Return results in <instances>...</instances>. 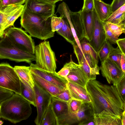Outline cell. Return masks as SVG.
Listing matches in <instances>:
<instances>
[{"instance_id": "cell-51", "label": "cell", "mask_w": 125, "mask_h": 125, "mask_svg": "<svg viewBox=\"0 0 125 125\" xmlns=\"http://www.w3.org/2000/svg\"><path fill=\"white\" fill-rule=\"evenodd\" d=\"M122 114L125 117V110H124L123 111Z\"/></svg>"}, {"instance_id": "cell-32", "label": "cell", "mask_w": 125, "mask_h": 125, "mask_svg": "<svg viewBox=\"0 0 125 125\" xmlns=\"http://www.w3.org/2000/svg\"><path fill=\"white\" fill-rule=\"evenodd\" d=\"M83 102L81 100L72 99L68 102V113L75 114L79 110Z\"/></svg>"}, {"instance_id": "cell-49", "label": "cell", "mask_w": 125, "mask_h": 125, "mask_svg": "<svg viewBox=\"0 0 125 125\" xmlns=\"http://www.w3.org/2000/svg\"><path fill=\"white\" fill-rule=\"evenodd\" d=\"M121 118L122 125H125V117L122 114Z\"/></svg>"}, {"instance_id": "cell-46", "label": "cell", "mask_w": 125, "mask_h": 125, "mask_svg": "<svg viewBox=\"0 0 125 125\" xmlns=\"http://www.w3.org/2000/svg\"><path fill=\"white\" fill-rule=\"evenodd\" d=\"M121 65L122 70L125 73V54L123 53L122 56Z\"/></svg>"}, {"instance_id": "cell-19", "label": "cell", "mask_w": 125, "mask_h": 125, "mask_svg": "<svg viewBox=\"0 0 125 125\" xmlns=\"http://www.w3.org/2000/svg\"><path fill=\"white\" fill-rule=\"evenodd\" d=\"M81 12L86 32L85 38L89 42L92 39L94 31V22L93 12V11L86 12L82 11L81 10Z\"/></svg>"}, {"instance_id": "cell-28", "label": "cell", "mask_w": 125, "mask_h": 125, "mask_svg": "<svg viewBox=\"0 0 125 125\" xmlns=\"http://www.w3.org/2000/svg\"><path fill=\"white\" fill-rule=\"evenodd\" d=\"M82 52L91 55L98 63V53L95 51L89 44L88 41L85 38L80 41Z\"/></svg>"}, {"instance_id": "cell-8", "label": "cell", "mask_w": 125, "mask_h": 125, "mask_svg": "<svg viewBox=\"0 0 125 125\" xmlns=\"http://www.w3.org/2000/svg\"><path fill=\"white\" fill-rule=\"evenodd\" d=\"M33 89L37 112L34 122L37 125H41L43 115L50 104L52 96L35 82Z\"/></svg>"}, {"instance_id": "cell-37", "label": "cell", "mask_w": 125, "mask_h": 125, "mask_svg": "<svg viewBox=\"0 0 125 125\" xmlns=\"http://www.w3.org/2000/svg\"><path fill=\"white\" fill-rule=\"evenodd\" d=\"M14 93L10 90L0 87V103L10 98L15 94Z\"/></svg>"}, {"instance_id": "cell-18", "label": "cell", "mask_w": 125, "mask_h": 125, "mask_svg": "<svg viewBox=\"0 0 125 125\" xmlns=\"http://www.w3.org/2000/svg\"><path fill=\"white\" fill-rule=\"evenodd\" d=\"M70 20L80 41L86 36V32L81 15V10L78 12H70Z\"/></svg>"}, {"instance_id": "cell-15", "label": "cell", "mask_w": 125, "mask_h": 125, "mask_svg": "<svg viewBox=\"0 0 125 125\" xmlns=\"http://www.w3.org/2000/svg\"><path fill=\"white\" fill-rule=\"evenodd\" d=\"M67 88L72 99L79 100L83 102H91L90 97L85 87L68 81Z\"/></svg>"}, {"instance_id": "cell-43", "label": "cell", "mask_w": 125, "mask_h": 125, "mask_svg": "<svg viewBox=\"0 0 125 125\" xmlns=\"http://www.w3.org/2000/svg\"><path fill=\"white\" fill-rule=\"evenodd\" d=\"M116 42L119 48L122 53L125 54V38L119 39Z\"/></svg>"}, {"instance_id": "cell-29", "label": "cell", "mask_w": 125, "mask_h": 125, "mask_svg": "<svg viewBox=\"0 0 125 125\" xmlns=\"http://www.w3.org/2000/svg\"><path fill=\"white\" fill-rule=\"evenodd\" d=\"M114 47L106 39L98 53V55L101 62L106 59Z\"/></svg>"}, {"instance_id": "cell-33", "label": "cell", "mask_w": 125, "mask_h": 125, "mask_svg": "<svg viewBox=\"0 0 125 125\" xmlns=\"http://www.w3.org/2000/svg\"><path fill=\"white\" fill-rule=\"evenodd\" d=\"M106 23L110 30L117 37H118L122 33H125V25L124 24H115L110 22Z\"/></svg>"}, {"instance_id": "cell-23", "label": "cell", "mask_w": 125, "mask_h": 125, "mask_svg": "<svg viewBox=\"0 0 125 125\" xmlns=\"http://www.w3.org/2000/svg\"><path fill=\"white\" fill-rule=\"evenodd\" d=\"M94 114L90 102H83L79 110L75 114L78 124L94 117Z\"/></svg>"}, {"instance_id": "cell-41", "label": "cell", "mask_w": 125, "mask_h": 125, "mask_svg": "<svg viewBox=\"0 0 125 125\" xmlns=\"http://www.w3.org/2000/svg\"><path fill=\"white\" fill-rule=\"evenodd\" d=\"M125 4V0H113L111 4V14Z\"/></svg>"}, {"instance_id": "cell-12", "label": "cell", "mask_w": 125, "mask_h": 125, "mask_svg": "<svg viewBox=\"0 0 125 125\" xmlns=\"http://www.w3.org/2000/svg\"><path fill=\"white\" fill-rule=\"evenodd\" d=\"M30 64L31 72L57 85L63 90L67 88V80L59 75L56 71L52 72L42 69L31 62Z\"/></svg>"}, {"instance_id": "cell-11", "label": "cell", "mask_w": 125, "mask_h": 125, "mask_svg": "<svg viewBox=\"0 0 125 125\" xmlns=\"http://www.w3.org/2000/svg\"><path fill=\"white\" fill-rule=\"evenodd\" d=\"M93 12L94 22V31L92 39L89 42L98 53L107 39L103 22L99 18L94 8Z\"/></svg>"}, {"instance_id": "cell-27", "label": "cell", "mask_w": 125, "mask_h": 125, "mask_svg": "<svg viewBox=\"0 0 125 125\" xmlns=\"http://www.w3.org/2000/svg\"><path fill=\"white\" fill-rule=\"evenodd\" d=\"M41 125H57V119L50 104L43 115Z\"/></svg>"}, {"instance_id": "cell-13", "label": "cell", "mask_w": 125, "mask_h": 125, "mask_svg": "<svg viewBox=\"0 0 125 125\" xmlns=\"http://www.w3.org/2000/svg\"><path fill=\"white\" fill-rule=\"evenodd\" d=\"M95 125H122V118L105 111L94 114Z\"/></svg>"}, {"instance_id": "cell-42", "label": "cell", "mask_w": 125, "mask_h": 125, "mask_svg": "<svg viewBox=\"0 0 125 125\" xmlns=\"http://www.w3.org/2000/svg\"><path fill=\"white\" fill-rule=\"evenodd\" d=\"M125 13V4L112 14L109 18L104 22H109L117 15Z\"/></svg>"}, {"instance_id": "cell-34", "label": "cell", "mask_w": 125, "mask_h": 125, "mask_svg": "<svg viewBox=\"0 0 125 125\" xmlns=\"http://www.w3.org/2000/svg\"><path fill=\"white\" fill-rule=\"evenodd\" d=\"M25 5H22L20 7L10 18L5 27V30L10 26H14V23L16 20L21 16L24 10Z\"/></svg>"}, {"instance_id": "cell-44", "label": "cell", "mask_w": 125, "mask_h": 125, "mask_svg": "<svg viewBox=\"0 0 125 125\" xmlns=\"http://www.w3.org/2000/svg\"><path fill=\"white\" fill-rule=\"evenodd\" d=\"M80 125H94V117L80 122L78 124Z\"/></svg>"}, {"instance_id": "cell-31", "label": "cell", "mask_w": 125, "mask_h": 125, "mask_svg": "<svg viewBox=\"0 0 125 125\" xmlns=\"http://www.w3.org/2000/svg\"><path fill=\"white\" fill-rule=\"evenodd\" d=\"M122 54V52L118 47L116 48H113L110 53L108 57L121 69V61Z\"/></svg>"}, {"instance_id": "cell-2", "label": "cell", "mask_w": 125, "mask_h": 125, "mask_svg": "<svg viewBox=\"0 0 125 125\" xmlns=\"http://www.w3.org/2000/svg\"><path fill=\"white\" fill-rule=\"evenodd\" d=\"M20 24L31 37L42 40L53 37L55 32L52 30V17H43L32 12L25 7L21 16Z\"/></svg>"}, {"instance_id": "cell-7", "label": "cell", "mask_w": 125, "mask_h": 125, "mask_svg": "<svg viewBox=\"0 0 125 125\" xmlns=\"http://www.w3.org/2000/svg\"><path fill=\"white\" fill-rule=\"evenodd\" d=\"M0 87L21 94V81L14 68L7 63L0 64Z\"/></svg>"}, {"instance_id": "cell-14", "label": "cell", "mask_w": 125, "mask_h": 125, "mask_svg": "<svg viewBox=\"0 0 125 125\" xmlns=\"http://www.w3.org/2000/svg\"><path fill=\"white\" fill-rule=\"evenodd\" d=\"M21 5L11 4L0 8V38L2 37L5 34V28L7 21Z\"/></svg>"}, {"instance_id": "cell-39", "label": "cell", "mask_w": 125, "mask_h": 125, "mask_svg": "<svg viewBox=\"0 0 125 125\" xmlns=\"http://www.w3.org/2000/svg\"><path fill=\"white\" fill-rule=\"evenodd\" d=\"M52 97L54 99L67 102L72 99L67 88L58 95L55 96H52Z\"/></svg>"}, {"instance_id": "cell-30", "label": "cell", "mask_w": 125, "mask_h": 125, "mask_svg": "<svg viewBox=\"0 0 125 125\" xmlns=\"http://www.w3.org/2000/svg\"><path fill=\"white\" fill-rule=\"evenodd\" d=\"M80 65L76 64L73 61L72 56L71 55L70 62L66 63L63 67L57 73L61 76L66 79L67 76L72 69Z\"/></svg>"}, {"instance_id": "cell-9", "label": "cell", "mask_w": 125, "mask_h": 125, "mask_svg": "<svg viewBox=\"0 0 125 125\" xmlns=\"http://www.w3.org/2000/svg\"><path fill=\"white\" fill-rule=\"evenodd\" d=\"M102 76L109 84L116 85L125 76V73L107 57L101 62L100 67Z\"/></svg>"}, {"instance_id": "cell-36", "label": "cell", "mask_w": 125, "mask_h": 125, "mask_svg": "<svg viewBox=\"0 0 125 125\" xmlns=\"http://www.w3.org/2000/svg\"><path fill=\"white\" fill-rule=\"evenodd\" d=\"M106 39L111 44H117L116 41L119 38L115 36L109 29L107 23L103 22Z\"/></svg>"}, {"instance_id": "cell-54", "label": "cell", "mask_w": 125, "mask_h": 125, "mask_svg": "<svg viewBox=\"0 0 125 125\" xmlns=\"http://www.w3.org/2000/svg\"><path fill=\"white\" fill-rule=\"evenodd\" d=\"M58 0V1H62L63 0Z\"/></svg>"}, {"instance_id": "cell-47", "label": "cell", "mask_w": 125, "mask_h": 125, "mask_svg": "<svg viewBox=\"0 0 125 125\" xmlns=\"http://www.w3.org/2000/svg\"><path fill=\"white\" fill-rule=\"evenodd\" d=\"M11 0H0V8L11 4Z\"/></svg>"}, {"instance_id": "cell-50", "label": "cell", "mask_w": 125, "mask_h": 125, "mask_svg": "<svg viewBox=\"0 0 125 125\" xmlns=\"http://www.w3.org/2000/svg\"><path fill=\"white\" fill-rule=\"evenodd\" d=\"M3 123V122L2 121L0 120V125H2Z\"/></svg>"}, {"instance_id": "cell-3", "label": "cell", "mask_w": 125, "mask_h": 125, "mask_svg": "<svg viewBox=\"0 0 125 125\" xmlns=\"http://www.w3.org/2000/svg\"><path fill=\"white\" fill-rule=\"evenodd\" d=\"M31 104L20 94L15 93L0 103V117L13 124L26 120L32 113Z\"/></svg>"}, {"instance_id": "cell-1", "label": "cell", "mask_w": 125, "mask_h": 125, "mask_svg": "<svg viewBox=\"0 0 125 125\" xmlns=\"http://www.w3.org/2000/svg\"><path fill=\"white\" fill-rule=\"evenodd\" d=\"M85 88L91 99L94 114L104 110L122 117L124 104L116 85L104 84L95 79L88 81Z\"/></svg>"}, {"instance_id": "cell-24", "label": "cell", "mask_w": 125, "mask_h": 125, "mask_svg": "<svg viewBox=\"0 0 125 125\" xmlns=\"http://www.w3.org/2000/svg\"><path fill=\"white\" fill-rule=\"evenodd\" d=\"M60 17L63 19L64 24L62 27L57 31V32L73 45L76 42L68 20L65 16Z\"/></svg>"}, {"instance_id": "cell-40", "label": "cell", "mask_w": 125, "mask_h": 125, "mask_svg": "<svg viewBox=\"0 0 125 125\" xmlns=\"http://www.w3.org/2000/svg\"><path fill=\"white\" fill-rule=\"evenodd\" d=\"M94 8V0H84L82 11L89 12L93 11Z\"/></svg>"}, {"instance_id": "cell-48", "label": "cell", "mask_w": 125, "mask_h": 125, "mask_svg": "<svg viewBox=\"0 0 125 125\" xmlns=\"http://www.w3.org/2000/svg\"><path fill=\"white\" fill-rule=\"evenodd\" d=\"M46 2L52 3L55 4L58 1V0H40Z\"/></svg>"}, {"instance_id": "cell-20", "label": "cell", "mask_w": 125, "mask_h": 125, "mask_svg": "<svg viewBox=\"0 0 125 125\" xmlns=\"http://www.w3.org/2000/svg\"><path fill=\"white\" fill-rule=\"evenodd\" d=\"M13 68L20 80L25 85L33 88L34 82L30 73V67L15 66Z\"/></svg>"}, {"instance_id": "cell-10", "label": "cell", "mask_w": 125, "mask_h": 125, "mask_svg": "<svg viewBox=\"0 0 125 125\" xmlns=\"http://www.w3.org/2000/svg\"><path fill=\"white\" fill-rule=\"evenodd\" d=\"M24 5L29 10L42 16L50 17L54 14L55 4L40 0H26Z\"/></svg>"}, {"instance_id": "cell-16", "label": "cell", "mask_w": 125, "mask_h": 125, "mask_svg": "<svg viewBox=\"0 0 125 125\" xmlns=\"http://www.w3.org/2000/svg\"><path fill=\"white\" fill-rule=\"evenodd\" d=\"M68 81L85 87L89 81L88 79L81 67V65L72 69L66 78Z\"/></svg>"}, {"instance_id": "cell-38", "label": "cell", "mask_w": 125, "mask_h": 125, "mask_svg": "<svg viewBox=\"0 0 125 125\" xmlns=\"http://www.w3.org/2000/svg\"><path fill=\"white\" fill-rule=\"evenodd\" d=\"M116 86L124 105L125 103V76L118 83Z\"/></svg>"}, {"instance_id": "cell-53", "label": "cell", "mask_w": 125, "mask_h": 125, "mask_svg": "<svg viewBox=\"0 0 125 125\" xmlns=\"http://www.w3.org/2000/svg\"><path fill=\"white\" fill-rule=\"evenodd\" d=\"M123 24L125 25V21L123 22Z\"/></svg>"}, {"instance_id": "cell-45", "label": "cell", "mask_w": 125, "mask_h": 125, "mask_svg": "<svg viewBox=\"0 0 125 125\" xmlns=\"http://www.w3.org/2000/svg\"><path fill=\"white\" fill-rule=\"evenodd\" d=\"M26 0H11L10 4L16 5H21L25 3Z\"/></svg>"}, {"instance_id": "cell-5", "label": "cell", "mask_w": 125, "mask_h": 125, "mask_svg": "<svg viewBox=\"0 0 125 125\" xmlns=\"http://www.w3.org/2000/svg\"><path fill=\"white\" fill-rule=\"evenodd\" d=\"M34 55L35 64L36 66L48 71H55L56 68V57L49 41L44 40L35 46Z\"/></svg>"}, {"instance_id": "cell-25", "label": "cell", "mask_w": 125, "mask_h": 125, "mask_svg": "<svg viewBox=\"0 0 125 125\" xmlns=\"http://www.w3.org/2000/svg\"><path fill=\"white\" fill-rule=\"evenodd\" d=\"M78 63L79 64L81 65V67L86 75L89 81L96 79V75L99 74L100 68L98 66L94 68H92L83 59H82Z\"/></svg>"}, {"instance_id": "cell-22", "label": "cell", "mask_w": 125, "mask_h": 125, "mask_svg": "<svg viewBox=\"0 0 125 125\" xmlns=\"http://www.w3.org/2000/svg\"><path fill=\"white\" fill-rule=\"evenodd\" d=\"M50 104L57 119L68 113V102L54 99L52 96Z\"/></svg>"}, {"instance_id": "cell-17", "label": "cell", "mask_w": 125, "mask_h": 125, "mask_svg": "<svg viewBox=\"0 0 125 125\" xmlns=\"http://www.w3.org/2000/svg\"><path fill=\"white\" fill-rule=\"evenodd\" d=\"M30 73L34 81L40 86L49 93L52 96H56L64 90L57 85L31 72Z\"/></svg>"}, {"instance_id": "cell-4", "label": "cell", "mask_w": 125, "mask_h": 125, "mask_svg": "<svg viewBox=\"0 0 125 125\" xmlns=\"http://www.w3.org/2000/svg\"><path fill=\"white\" fill-rule=\"evenodd\" d=\"M0 59H7L17 62H25L30 64L35 60L34 54L23 51L13 44L4 34L0 38Z\"/></svg>"}, {"instance_id": "cell-52", "label": "cell", "mask_w": 125, "mask_h": 125, "mask_svg": "<svg viewBox=\"0 0 125 125\" xmlns=\"http://www.w3.org/2000/svg\"><path fill=\"white\" fill-rule=\"evenodd\" d=\"M124 110H125V104H124Z\"/></svg>"}, {"instance_id": "cell-6", "label": "cell", "mask_w": 125, "mask_h": 125, "mask_svg": "<svg viewBox=\"0 0 125 125\" xmlns=\"http://www.w3.org/2000/svg\"><path fill=\"white\" fill-rule=\"evenodd\" d=\"M5 34L12 43L20 49L34 54L35 46L31 36L21 28L11 27L8 29Z\"/></svg>"}, {"instance_id": "cell-35", "label": "cell", "mask_w": 125, "mask_h": 125, "mask_svg": "<svg viewBox=\"0 0 125 125\" xmlns=\"http://www.w3.org/2000/svg\"><path fill=\"white\" fill-rule=\"evenodd\" d=\"M64 21L60 17H57L56 14L53 16L51 18V25L52 31L54 32L61 29L64 24Z\"/></svg>"}, {"instance_id": "cell-21", "label": "cell", "mask_w": 125, "mask_h": 125, "mask_svg": "<svg viewBox=\"0 0 125 125\" xmlns=\"http://www.w3.org/2000/svg\"><path fill=\"white\" fill-rule=\"evenodd\" d=\"M94 8L100 20L104 22L111 14V5L105 3L101 0H94Z\"/></svg>"}, {"instance_id": "cell-26", "label": "cell", "mask_w": 125, "mask_h": 125, "mask_svg": "<svg viewBox=\"0 0 125 125\" xmlns=\"http://www.w3.org/2000/svg\"><path fill=\"white\" fill-rule=\"evenodd\" d=\"M20 81L21 84L20 95L28 101L34 107H36L33 89L25 85L21 80Z\"/></svg>"}]
</instances>
